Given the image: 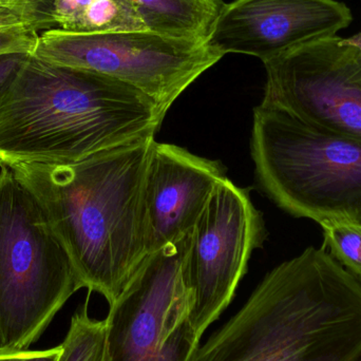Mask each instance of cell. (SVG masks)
I'll return each instance as SVG.
<instances>
[{
	"label": "cell",
	"instance_id": "obj_13",
	"mask_svg": "<svg viewBox=\"0 0 361 361\" xmlns=\"http://www.w3.org/2000/svg\"><path fill=\"white\" fill-rule=\"evenodd\" d=\"M88 303L89 297L72 316L69 330L61 343L63 353L59 361H111L107 319L91 318Z\"/></svg>",
	"mask_w": 361,
	"mask_h": 361
},
{
	"label": "cell",
	"instance_id": "obj_6",
	"mask_svg": "<svg viewBox=\"0 0 361 361\" xmlns=\"http://www.w3.org/2000/svg\"><path fill=\"white\" fill-rule=\"evenodd\" d=\"M33 56L90 70L135 87L169 111L176 99L224 54L207 42L152 31L82 33L40 32Z\"/></svg>",
	"mask_w": 361,
	"mask_h": 361
},
{
	"label": "cell",
	"instance_id": "obj_1",
	"mask_svg": "<svg viewBox=\"0 0 361 361\" xmlns=\"http://www.w3.org/2000/svg\"><path fill=\"white\" fill-rule=\"evenodd\" d=\"M154 140L70 164L8 166L39 202L82 288L99 293L109 305L147 256L143 189Z\"/></svg>",
	"mask_w": 361,
	"mask_h": 361
},
{
	"label": "cell",
	"instance_id": "obj_7",
	"mask_svg": "<svg viewBox=\"0 0 361 361\" xmlns=\"http://www.w3.org/2000/svg\"><path fill=\"white\" fill-rule=\"evenodd\" d=\"M188 235L144 259L108 313L111 361H190L201 339L182 263Z\"/></svg>",
	"mask_w": 361,
	"mask_h": 361
},
{
	"label": "cell",
	"instance_id": "obj_14",
	"mask_svg": "<svg viewBox=\"0 0 361 361\" xmlns=\"http://www.w3.org/2000/svg\"><path fill=\"white\" fill-rule=\"evenodd\" d=\"M149 31L127 0H92L82 16V33Z\"/></svg>",
	"mask_w": 361,
	"mask_h": 361
},
{
	"label": "cell",
	"instance_id": "obj_16",
	"mask_svg": "<svg viewBox=\"0 0 361 361\" xmlns=\"http://www.w3.org/2000/svg\"><path fill=\"white\" fill-rule=\"evenodd\" d=\"M30 25L38 33L49 30L35 8L27 2L0 0V27Z\"/></svg>",
	"mask_w": 361,
	"mask_h": 361
},
{
	"label": "cell",
	"instance_id": "obj_5",
	"mask_svg": "<svg viewBox=\"0 0 361 361\" xmlns=\"http://www.w3.org/2000/svg\"><path fill=\"white\" fill-rule=\"evenodd\" d=\"M80 288L39 202L0 164V353L29 349Z\"/></svg>",
	"mask_w": 361,
	"mask_h": 361
},
{
	"label": "cell",
	"instance_id": "obj_10",
	"mask_svg": "<svg viewBox=\"0 0 361 361\" xmlns=\"http://www.w3.org/2000/svg\"><path fill=\"white\" fill-rule=\"evenodd\" d=\"M353 14L338 0H235L225 4L208 44L223 54L240 53L261 61L335 36Z\"/></svg>",
	"mask_w": 361,
	"mask_h": 361
},
{
	"label": "cell",
	"instance_id": "obj_18",
	"mask_svg": "<svg viewBox=\"0 0 361 361\" xmlns=\"http://www.w3.org/2000/svg\"><path fill=\"white\" fill-rule=\"evenodd\" d=\"M91 1L92 0H54L52 19L56 29L78 32Z\"/></svg>",
	"mask_w": 361,
	"mask_h": 361
},
{
	"label": "cell",
	"instance_id": "obj_12",
	"mask_svg": "<svg viewBox=\"0 0 361 361\" xmlns=\"http://www.w3.org/2000/svg\"><path fill=\"white\" fill-rule=\"evenodd\" d=\"M149 31L208 42L223 0H127Z\"/></svg>",
	"mask_w": 361,
	"mask_h": 361
},
{
	"label": "cell",
	"instance_id": "obj_4",
	"mask_svg": "<svg viewBox=\"0 0 361 361\" xmlns=\"http://www.w3.org/2000/svg\"><path fill=\"white\" fill-rule=\"evenodd\" d=\"M250 152L261 188L290 216L361 224V142L261 103Z\"/></svg>",
	"mask_w": 361,
	"mask_h": 361
},
{
	"label": "cell",
	"instance_id": "obj_24",
	"mask_svg": "<svg viewBox=\"0 0 361 361\" xmlns=\"http://www.w3.org/2000/svg\"><path fill=\"white\" fill-rule=\"evenodd\" d=\"M357 361H361V355L360 356V358H358Z\"/></svg>",
	"mask_w": 361,
	"mask_h": 361
},
{
	"label": "cell",
	"instance_id": "obj_9",
	"mask_svg": "<svg viewBox=\"0 0 361 361\" xmlns=\"http://www.w3.org/2000/svg\"><path fill=\"white\" fill-rule=\"evenodd\" d=\"M263 63V104L316 128L361 142L358 49L335 35L301 44Z\"/></svg>",
	"mask_w": 361,
	"mask_h": 361
},
{
	"label": "cell",
	"instance_id": "obj_15",
	"mask_svg": "<svg viewBox=\"0 0 361 361\" xmlns=\"http://www.w3.org/2000/svg\"><path fill=\"white\" fill-rule=\"evenodd\" d=\"M319 225L324 247L361 283V224L328 221Z\"/></svg>",
	"mask_w": 361,
	"mask_h": 361
},
{
	"label": "cell",
	"instance_id": "obj_19",
	"mask_svg": "<svg viewBox=\"0 0 361 361\" xmlns=\"http://www.w3.org/2000/svg\"><path fill=\"white\" fill-rule=\"evenodd\" d=\"M29 55L30 53L25 52L0 54V106Z\"/></svg>",
	"mask_w": 361,
	"mask_h": 361
},
{
	"label": "cell",
	"instance_id": "obj_22",
	"mask_svg": "<svg viewBox=\"0 0 361 361\" xmlns=\"http://www.w3.org/2000/svg\"><path fill=\"white\" fill-rule=\"evenodd\" d=\"M343 44H349V46L355 47L361 54V32L356 34V35L351 36V37L343 38Z\"/></svg>",
	"mask_w": 361,
	"mask_h": 361
},
{
	"label": "cell",
	"instance_id": "obj_3",
	"mask_svg": "<svg viewBox=\"0 0 361 361\" xmlns=\"http://www.w3.org/2000/svg\"><path fill=\"white\" fill-rule=\"evenodd\" d=\"M361 283L324 246L271 269L190 361H357Z\"/></svg>",
	"mask_w": 361,
	"mask_h": 361
},
{
	"label": "cell",
	"instance_id": "obj_23",
	"mask_svg": "<svg viewBox=\"0 0 361 361\" xmlns=\"http://www.w3.org/2000/svg\"><path fill=\"white\" fill-rule=\"evenodd\" d=\"M4 1H20V2H27V1H23V0H4ZM27 4H29V2H27ZM32 6V4H31ZM34 8H35V6H34ZM38 12V11H37ZM40 15V14H39ZM50 30V29H49Z\"/></svg>",
	"mask_w": 361,
	"mask_h": 361
},
{
	"label": "cell",
	"instance_id": "obj_21",
	"mask_svg": "<svg viewBox=\"0 0 361 361\" xmlns=\"http://www.w3.org/2000/svg\"><path fill=\"white\" fill-rule=\"evenodd\" d=\"M35 6L44 23L48 25L49 29H56L54 21L52 19V8L54 0H23Z\"/></svg>",
	"mask_w": 361,
	"mask_h": 361
},
{
	"label": "cell",
	"instance_id": "obj_2",
	"mask_svg": "<svg viewBox=\"0 0 361 361\" xmlns=\"http://www.w3.org/2000/svg\"><path fill=\"white\" fill-rule=\"evenodd\" d=\"M166 112L135 87L30 54L0 106V164H70L154 139Z\"/></svg>",
	"mask_w": 361,
	"mask_h": 361
},
{
	"label": "cell",
	"instance_id": "obj_17",
	"mask_svg": "<svg viewBox=\"0 0 361 361\" xmlns=\"http://www.w3.org/2000/svg\"><path fill=\"white\" fill-rule=\"evenodd\" d=\"M38 32L30 25L0 27V54L25 52L32 54Z\"/></svg>",
	"mask_w": 361,
	"mask_h": 361
},
{
	"label": "cell",
	"instance_id": "obj_11",
	"mask_svg": "<svg viewBox=\"0 0 361 361\" xmlns=\"http://www.w3.org/2000/svg\"><path fill=\"white\" fill-rule=\"evenodd\" d=\"M226 179L220 161L154 140L143 189L147 255L187 237Z\"/></svg>",
	"mask_w": 361,
	"mask_h": 361
},
{
	"label": "cell",
	"instance_id": "obj_8",
	"mask_svg": "<svg viewBox=\"0 0 361 361\" xmlns=\"http://www.w3.org/2000/svg\"><path fill=\"white\" fill-rule=\"evenodd\" d=\"M265 238L264 220L250 190L225 180L189 233L183 258V279L193 301L191 324L200 339L231 305L252 252Z\"/></svg>",
	"mask_w": 361,
	"mask_h": 361
},
{
	"label": "cell",
	"instance_id": "obj_20",
	"mask_svg": "<svg viewBox=\"0 0 361 361\" xmlns=\"http://www.w3.org/2000/svg\"><path fill=\"white\" fill-rule=\"evenodd\" d=\"M63 353V345H57L52 349L42 350V351H23L1 352L0 361H59Z\"/></svg>",
	"mask_w": 361,
	"mask_h": 361
}]
</instances>
